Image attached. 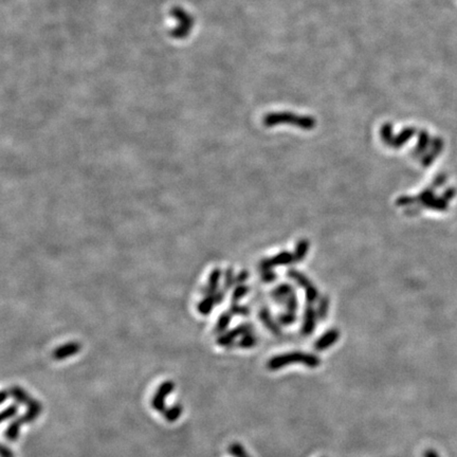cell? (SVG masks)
Segmentation results:
<instances>
[{
    "mask_svg": "<svg viewBox=\"0 0 457 457\" xmlns=\"http://www.w3.org/2000/svg\"><path fill=\"white\" fill-rule=\"evenodd\" d=\"M339 336H340V333L337 330H331V331H328L327 333H325V335L322 338H320V340H318V342L315 343L316 350L322 351V350L327 349L332 344H335Z\"/></svg>",
    "mask_w": 457,
    "mask_h": 457,
    "instance_id": "obj_2",
    "label": "cell"
},
{
    "mask_svg": "<svg viewBox=\"0 0 457 457\" xmlns=\"http://www.w3.org/2000/svg\"><path fill=\"white\" fill-rule=\"evenodd\" d=\"M291 363H301L309 368H316L321 365V360L311 354L290 353L270 359L267 363V367L270 371H277L285 366L291 365Z\"/></svg>",
    "mask_w": 457,
    "mask_h": 457,
    "instance_id": "obj_1",
    "label": "cell"
}]
</instances>
